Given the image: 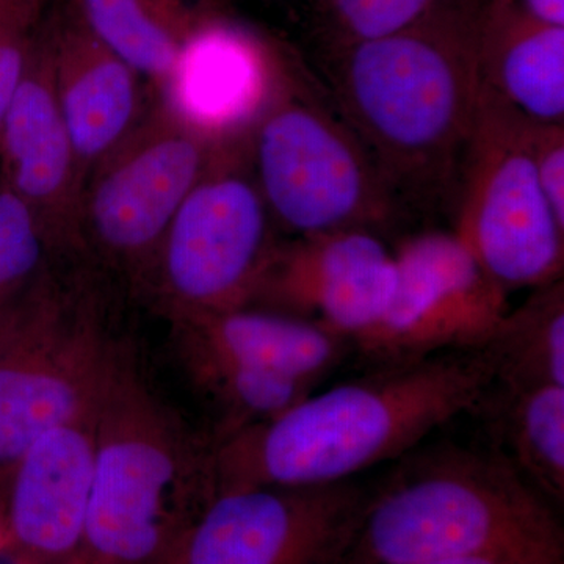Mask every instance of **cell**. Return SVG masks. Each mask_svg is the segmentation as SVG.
Wrapping results in <instances>:
<instances>
[{
	"instance_id": "cell-1",
	"label": "cell",
	"mask_w": 564,
	"mask_h": 564,
	"mask_svg": "<svg viewBox=\"0 0 564 564\" xmlns=\"http://www.w3.org/2000/svg\"><path fill=\"white\" fill-rule=\"evenodd\" d=\"M486 0H440L421 20L332 52V101L400 206L458 185L481 96Z\"/></svg>"
},
{
	"instance_id": "cell-2",
	"label": "cell",
	"mask_w": 564,
	"mask_h": 564,
	"mask_svg": "<svg viewBox=\"0 0 564 564\" xmlns=\"http://www.w3.org/2000/svg\"><path fill=\"white\" fill-rule=\"evenodd\" d=\"M492 386L484 350L375 367L367 377L311 392L269 421L215 441L214 494L352 480L415 451L441 426L480 406Z\"/></svg>"
},
{
	"instance_id": "cell-3",
	"label": "cell",
	"mask_w": 564,
	"mask_h": 564,
	"mask_svg": "<svg viewBox=\"0 0 564 564\" xmlns=\"http://www.w3.org/2000/svg\"><path fill=\"white\" fill-rule=\"evenodd\" d=\"M403 456L367 499L344 564L564 555L549 500L499 451L443 445Z\"/></svg>"
},
{
	"instance_id": "cell-4",
	"label": "cell",
	"mask_w": 564,
	"mask_h": 564,
	"mask_svg": "<svg viewBox=\"0 0 564 564\" xmlns=\"http://www.w3.org/2000/svg\"><path fill=\"white\" fill-rule=\"evenodd\" d=\"M212 452L120 351L95 410L88 564H166L214 496Z\"/></svg>"
},
{
	"instance_id": "cell-5",
	"label": "cell",
	"mask_w": 564,
	"mask_h": 564,
	"mask_svg": "<svg viewBox=\"0 0 564 564\" xmlns=\"http://www.w3.org/2000/svg\"><path fill=\"white\" fill-rule=\"evenodd\" d=\"M247 161L274 225L295 237L380 234L402 210L333 101L293 66L248 137Z\"/></svg>"
},
{
	"instance_id": "cell-6",
	"label": "cell",
	"mask_w": 564,
	"mask_h": 564,
	"mask_svg": "<svg viewBox=\"0 0 564 564\" xmlns=\"http://www.w3.org/2000/svg\"><path fill=\"white\" fill-rule=\"evenodd\" d=\"M121 347L50 267L0 313V480L43 434L91 413Z\"/></svg>"
},
{
	"instance_id": "cell-7",
	"label": "cell",
	"mask_w": 564,
	"mask_h": 564,
	"mask_svg": "<svg viewBox=\"0 0 564 564\" xmlns=\"http://www.w3.org/2000/svg\"><path fill=\"white\" fill-rule=\"evenodd\" d=\"M456 193L452 231L505 291L563 280L564 223L538 180L524 115L484 87Z\"/></svg>"
},
{
	"instance_id": "cell-8",
	"label": "cell",
	"mask_w": 564,
	"mask_h": 564,
	"mask_svg": "<svg viewBox=\"0 0 564 564\" xmlns=\"http://www.w3.org/2000/svg\"><path fill=\"white\" fill-rule=\"evenodd\" d=\"M273 225L245 143L182 203L143 282L173 318L248 307L276 251Z\"/></svg>"
},
{
	"instance_id": "cell-9",
	"label": "cell",
	"mask_w": 564,
	"mask_h": 564,
	"mask_svg": "<svg viewBox=\"0 0 564 564\" xmlns=\"http://www.w3.org/2000/svg\"><path fill=\"white\" fill-rule=\"evenodd\" d=\"M236 148L204 140L154 99L133 131L88 174L82 251L143 282L182 203Z\"/></svg>"
},
{
	"instance_id": "cell-10",
	"label": "cell",
	"mask_w": 564,
	"mask_h": 564,
	"mask_svg": "<svg viewBox=\"0 0 564 564\" xmlns=\"http://www.w3.org/2000/svg\"><path fill=\"white\" fill-rule=\"evenodd\" d=\"M369 494L355 480L223 489L166 564H344Z\"/></svg>"
},
{
	"instance_id": "cell-11",
	"label": "cell",
	"mask_w": 564,
	"mask_h": 564,
	"mask_svg": "<svg viewBox=\"0 0 564 564\" xmlns=\"http://www.w3.org/2000/svg\"><path fill=\"white\" fill-rule=\"evenodd\" d=\"M395 285L372 329L352 347L378 366L484 350L510 310L508 292L454 231H423L393 250Z\"/></svg>"
},
{
	"instance_id": "cell-12",
	"label": "cell",
	"mask_w": 564,
	"mask_h": 564,
	"mask_svg": "<svg viewBox=\"0 0 564 564\" xmlns=\"http://www.w3.org/2000/svg\"><path fill=\"white\" fill-rule=\"evenodd\" d=\"M291 68L250 29L202 14L155 101L204 140L242 147Z\"/></svg>"
},
{
	"instance_id": "cell-13",
	"label": "cell",
	"mask_w": 564,
	"mask_h": 564,
	"mask_svg": "<svg viewBox=\"0 0 564 564\" xmlns=\"http://www.w3.org/2000/svg\"><path fill=\"white\" fill-rule=\"evenodd\" d=\"M393 285V251L380 234H315L278 243L250 306L313 322L352 344L380 321Z\"/></svg>"
},
{
	"instance_id": "cell-14",
	"label": "cell",
	"mask_w": 564,
	"mask_h": 564,
	"mask_svg": "<svg viewBox=\"0 0 564 564\" xmlns=\"http://www.w3.org/2000/svg\"><path fill=\"white\" fill-rule=\"evenodd\" d=\"M0 181L31 207L54 252L82 251L85 180L55 95L47 28L0 126Z\"/></svg>"
},
{
	"instance_id": "cell-15",
	"label": "cell",
	"mask_w": 564,
	"mask_h": 564,
	"mask_svg": "<svg viewBox=\"0 0 564 564\" xmlns=\"http://www.w3.org/2000/svg\"><path fill=\"white\" fill-rule=\"evenodd\" d=\"M95 410L43 434L7 477L0 524L17 564L79 558L95 470Z\"/></svg>"
},
{
	"instance_id": "cell-16",
	"label": "cell",
	"mask_w": 564,
	"mask_h": 564,
	"mask_svg": "<svg viewBox=\"0 0 564 564\" xmlns=\"http://www.w3.org/2000/svg\"><path fill=\"white\" fill-rule=\"evenodd\" d=\"M47 31L55 95L87 182L147 113L143 77L104 46L77 14Z\"/></svg>"
},
{
	"instance_id": "cell-17",
	"label": "cell",
	"mask_w": 564,
	"mask_h": 564,
	"mask_svg": "<svg viewBox=\"0 0 564 564\" xmlns=\"http://www.w3.org/2000/svg\"><path fill=\"white\" fill-rule=\"evenodd\" d=\"M174 323L182 355L281 375L314 389L351 347L313 322L262 307L187 315Z\"/></svg>"
},
{
	"instance_id": "cell-18",
	"label": "cell",
	"mask_w": 564,
	"mask_h": 564,
	"mask_svg": "<svg viewBox=\"0 0 564 564\" xmlns=\"http://www.w3.org/2000/svg\"><path fill=\"white\" fill-rule=\"evenodd\" d=\"M478 70L481 87L518 113L564 122V28L534 20L518 0H486Z\"/></svg>"
},
{
	"instance_id": "cell-19",
	"label": "cell",
	"mask_w": 564,
	"mask_h": 564,
	"mask_svg": "<svg viewBox=\"0 0 564 564\" xmlns=\"http://www.w3.org/2000/svg\"><path fill=\"white\" fill-rule=\"evenodd\" d=\"M77 17L104 46L158 88L198 14L182 0H77Z\"/></svg>"
},
{
	"instance_id": "cell-20",
	"label": "cell",
	"mask_w": 564,
	"mask_h": 564,
	"mask_svg": "<svg viewBox=\"0 0 564 564\" xmlns=\"http://www.w3.org/2000/svg\"><path fill=\"white\" fill-rule=\"evenodd\" d=\"M494 384L502 388H564V281L532 289L508 310L484 348Z\"/></svg>"
},
{
	"instance_id": "cell-21",
	"label": "cell",
	"mask_w": 564,
	"mask_h": 564,
	"mask_svg": "<svg viewBox=\"0 0 564 564\" xmlns=\"http://www.w3.org/2000/svg\"><path fill=\"white\" fill-rule=\"evenodd\" d=\"M497 397L499 448L545 499L564 500V388H502Z\"/></svg>"
},
{
	"instance_id": "cell-22",
	"label": "cell",
	"mask_w": 564,
	"mask_h": 564,
	"mask_svg": "<svg viewBox=\"0 0 564 564\" xmlns=\"http://www.w3.org/2000/svg\"><path fill=\"white\" fill-rule=\"evenodd\" d=\"M52 252L31 207L0 181V313L47 269Z\"/></svg>"
},
{
	"instance_id": "cell-23",
	"label": "cell",
	"mask_w": 564,
	"mask_h": 564,
	"mask_svg": "<svg viewBox=\"0 0 564 564\" xmlns=\"http://www.w3.org/2000/svg\"><path fill=\"white\" fill-rule=\"evenodd\" d=\"M440 0H317L333 51L384 39L421 20Z\"/></svg>"
},
{
	"instance_id": "cell-24",
	"label": "cell",
	"mask_w": 564,
	"mask_h": 564,
	"mask_svg": "<svg viewBox=\"0 0 564 564\" xmlns=\"http://www.w3.org/2000/svg\"><path fill=\"white\" fill-rule=\"evenodd\" d=\"M47 0H0V126L20 87Z\"/></svg>"
},
{
	"instance_id": "cell-25",
	"label": "cell",
	"mask_w": 564,
	"mask_h": 564,
	"mask_svg": "<svg viewBox=\"0 0 564 564\" xmlns=\"http://www.w3.org/2000/svg\"><path fill=\"white\" fill-rule=\"evenodd\" d=\"M524 133L545 198L564 223V122L524 117Z\"/></svg>"
},
{
	"instance_id": "cell-26",
	"label": "cell",
	"mask_w": 564,
	"mask_h": 564,
	"mask_svg": "<svg viewBox=\"0 0 564 564\" xmlns=\"http://www.w3.org/2000/svg\"><path fill=\"white\" fill-rule=\"evenodd\" d=\"M421 564H564V555H492L441 560Z\"/></svg>"
},
{
	"instance_id": "cell-27",
	"label": "cell",
	"mask_w": 564,
	"mask_h": 564,
	"mask_svg": "<svg viewBox=\"0 0 564 564\" xmlns=\"http://www.w3.org/2000/svg\"><path fill=\"white\" fill-rule=\"evenodd\" d=\"M518 2L534 20L564 28V0H518Z\"/></svg>"
},
{
	"instance_id": "cell-28",
	"label": "cell",
	"mask_w": 564,
	"mask_h": 564,
	"mask_svg": "<svg viewBox=\"0 0 564 564\" xmlns=\"http://www.w3.org/2000/svg\"><path fill=\"white\" fill-rule=\"evenodd\" d=\"M7 549L6 534H3L2 524H0V551Z\"/></svg>"
},
{
	"instance_id": "cell-29",
	"label": "cell",
	"mask_w": 564,
	"mask_h": 564,
	"mask_svg": "<svg viewBox=\"0 0 564 564\" xmlns=\"http://www.w3.org/2000/svg\"><path fill=\"white\" fill-rule=\"evenodd\" d=\"M68 564H82V563H80V558H76V560H74V562H70V563H68Z\"/></svg>"
},
{
	"instance_id": "cell-30",
	"label": "cell",
	"mask_w": 564,
	"mask_h": 564,
	"mask_svg": "<svg viewBox=\"0 0 564 564\" xmlns=\"http://www.w3.org/2000/svg\"><path fill=\"white\" fill-rule=\"evenodd\" d=\"M80 563H82V564H88V563H85V562H84V560H82V558H80Z\"/></svg>"
}]
</instances>
